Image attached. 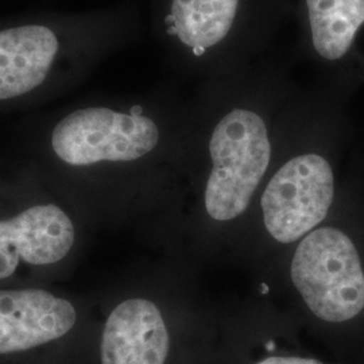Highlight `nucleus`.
Returning a JSON list of instances; mask_svg holds the SVG:
<instances>
[{"label": "nucleus", "mask_w": 364, "mask_h": 364, "mask_svg": "<svg viewBox=\"0 0 364 364\" xmlns=\"http://www.w3.org/2000/svg\"><path fill=\"white\" fill-rule=\"evenodd\" d=\"M335 200V173L318 153L290 158L260 196L263 227L281 245L299 243L326 220Z\"/></svg>", "instance_id": "nucleus-3"}, {"label": "nucleus", "mask_w": 364, "mask_h": 364, "mask_svg": "<svg viewBox=\"0 0 364 364\" xmlns=\"http://www.w3.org/2000/svg\"><path fill=\"white\" fill-rule=\"evenodd\" d=\"M75 323L73 305L49 291L0 290V355L26 351L63 338Z\"/></svg>", "instance_id": "nucleus-6"}, {"label": "nucleus", "mask_w": 364, "mask_h": 364, "mask_svg": "<svg viewBox=\"0 0 364 364\" xmlns=\"http://www.w3.org/2000/svg\"><path fill=\"white\" fill-rule=\"evenodd\" d=\"M159 129L150 117L105 107L77 109L53 130L54 153L75 166L97 162H130L151 153Z\"/></svg>", "instance_id": "nucleus-4"}, {"label": "nucleus", "mask_w": 364, "mask_h": 364, "mask_svg": "<svg viewBox=\"0 0 364 364\" xmlns=\"http://www.w3.org/2000/svg\"><path fill=\"white\" fill-rule=\"evenodd\" d=\"M314 52L326 63H343L364 27V0H305Z\"/></svg>", "instance_id": "nucleus-9"}, {"label": "nucleus", "mask_w": 364, "mask_h": 364, "mask_svg": "<svg viewBox=\"0 0 364 364\" xmlns=\"http://www.w3.org/2000/svg\"><path fill=\"white\" fill-rule=\"evenodd\" d=\"M75 245V227L63 209L48 204L0 221V279L13 275L19 260L52 264Z\"/></svg>", "instance_id": "nucleus-5"}, {"label": "nucleus", "mask_w": 364, "mask_h": 364, "mask_svg": "<svg viewBox=\"0 0 364 364\" xmlns=\"http://www.w3.org/2000/svg\"><path fill=\"white\" fill-rule=\"evenodd\" d=\"M290 279L313 316L348 323L364 311V269L351 237L318 227L301 239L290 260Z\"/></svg>", "instance_id": "nucleus-2"}, {"label": "nucleus", "mask_w": 364, "mask_h": 364, "mask_svg": "<svg viewBox=\"0 0 364 364\" xmlns=\"http://www.w3.org/2000/svg\"><path fill=\"white\" fill-rule=\"evenodd\" d=\"M57 50L58 41L48 27L0 31V100L26 95L41 85Z\"/></svg>", "instance_id": "nucleus-8"}, {"label": "nucleus", "mask_w": 364, "mask_h": 364, "mask_svg": "<svg viewBox=\"0 0 364 364\" xmlns=\"http://www.w3.org/2000/svg\"><path fill=\"white\" fill-rule=\"evenodd\" d=\"M251 364H326L323 360L304 353L287 351H270L262 353Z\"/></svg>", "instance_id": "nucleus-11"}, {"label": "nucleus", "mask_w": 364, "mask_h": 364, "mask_svg": "<svg viewBox=\"0 0 364 364\" xmlns=\"http://www.w3.org/2000/svg\"><path fill=\"white\" fill-rule=\"evenodd\" d=\"M102 364H166L170 333L154 302L130 299L107 318L102 336Z\"/></svg>", "instance_id": "nucleus-7"}, {"label": "nucleus", "mask_w": 364, "mask_h": 364, "mask_svg": "<svg viewBox=\"0 0 364 364\" xmlns=\"http://www.w3.org/2000/svg\"><path fill=\"white\" fill-rule=\"evenodd\" d=\"M240 0H171L174 36L197 53L218 46L234 27Z\"/></svg>", "instance_id": "nucleus-10"}, {"label": "nucleus", "mask_w": 364, "mask_h": 364, "mask_svg": "<svg viewBox=\"0 0 364 364\" xmlns=\"http://www.w3.org/2000/svg\"><path fill=\"white\" fill-rule=\"evenodd\" d=\"M209 158L204 210L215 223L237 220L257 195L272 161V141L263 117L243 107L227 112L212 131Z\"/></svg>", "instance_id": "nucleus-1"}]
</instances>
